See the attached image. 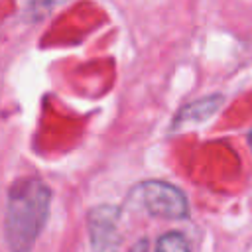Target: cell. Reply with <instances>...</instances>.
I'll list each match as a JSON object with an SVG mask.
<instances>
[{
    "label": "cell",
    "mask_w": 252,
    "mask_h": 252,
    "mask_svg": "<svg viewBox=\"0 0 252 252\" xmlns=\"http://www.w3.org/2000/svg\"><path fill=\"white\" fill-rule=\"evenodd\" d=\"M132 201L152 217L167 220H181L189 217V203L185 193L179 187L165 181H142L134 187Z\"/></svg>",
    "instance_id": "2"
},
{
    "label": "cell",
    "mask_w": 252,
    "mask_h": 252,
    "mask_svg": "<svg viewBox=\"0 0 252 252\" xmlns=\"http://www.w3.org/2000/svg\"><path fill=\"white\" fill-rule=\"evenodd\" d=\"M248 140H250V148H252V132L248 134Z\"/></svg>",
    "instance_id": "7"
},
{
    "label": "cell",
    "mask_w": 252,
    "mask_h": 252,
    "mask_svg": "<svg viewBox=\"0 0 252 252\" xmlns=\"http://www.w3.org/2000/svg\"><path fill=\"white\" fill-rule=\"evenodd\" d=\"M120 207L98 205L87 215V228L93 252H114L120 244Z\"/></svg>",
    "instance_id": "3"
},
{
    "label": "cell",
    "mask_w": 252,
    "mask_h": 252,
    "mask_svg": "<svg viewBox=\"0 0 252 252\" xmlns=\"http://www.w3.org/2000/svg\"><path fill=\"white\" fill-rule=\"evenodd\" d=\"M51 191L37 177L16 181L8 189L4 236L10 252H30L49 217Z\"/></svg>",
    "instance_id": "1"
},
{
    "label": "cell",
    "mask_w": 252,
    "mask_h": 252,
    "mask_svg": "<svg viewBox=\"0 0 252 252\" xmlns=\"http://www.w3.org/2000/svg\"><path fill=\"white\" fill-rule=\"evenodd\" d=\"M148 246H150L148 238H140V240L130 248V252H148Z\"/></svg>",
    "instance_id": "6"
},
{
    "label": "cell",
    "mask_w": 252,
    "mask_h": 252,
    "mask_svg": "<svg viewBox=\"0 0 252 252\" xmlns=\"http://www.w3.org/2000/svg\"><path fill=\"white\" fill-rule=\"evenodd\" d=\"M222 100H224L222 94L215 93V94H209V96H203V98H197V100L185 104V106L177 112V116L173 118L171 130H177V128H181V126H185V124H199V122L209 120V118L220 108Z\"/></svg>",
    "instance_id": "4"
},
{
    "label": "cell",
    "mask_w": 252,
    "mask_h": 252,
    "mask_svg": "<svg viewBox=\"0 0 252 252\" xmlns=\"http://www.w3.org/2000/svg\"><path fill=\"white\" fill-rule=\"evenodd\" d=\"M156 252H189V242L181 232H165L158 238Z\"/></svg>",
    "instance_id": "5"
}]
</instances>
